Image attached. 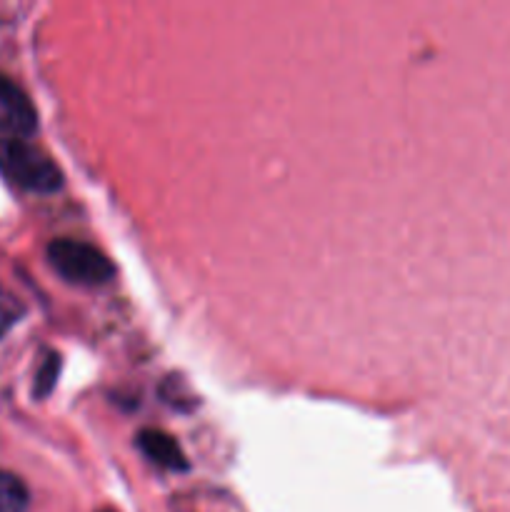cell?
I'll return each mask as SVG.
<instances>
[{"label":"cell","mask_w":510,"mask_h":512,"mask_svg":"<svg viewBox=\"0 0 510 512\" xmlns=\"http://www.w3.org/2000/svg\"><path fill=\"white\" fill-rule=\"evenodd\" d=\"M0 173L30 193H55L63 185V173L53 158L38 145L20 138H0Z\"/></svg>","instance_id":"1"},{"label":"cell","mask_w":510,"mask_h":512,"mask_svg":"<svg viewBox=\"0 0 510 512\" xmlns=\"http://www.w3.org/2000/svg\"><path fill=\"white\" fill-rule=\"evenodd\" d=\"M48 263L55 273L75 285H105L115 275L113 263L95 245L73 238H58L48 245Z\"/></svg>","instance_id":"2"},{"label":"cell","mask_w":510,"mask_h":512,"mask_svg":"<svg viewBox=\"0 0 510 512\" xmlns=\"http://www.w3.org/2000/svg\"><path fill=\"white\" fill-rule=\"evenodd\" d=\"M0 128L8 138H30L38 130V113L15 80L0 73Z\"/></svg>","instance_id":"3"},{"label":"cell","mask_w":510,"mask_h":512,"mask_svg":"<svg viewBox=\"0 0 510 512\" xmlns=\"http://www.w3.org/2000/svg\"><path fill=\"white\" fill-rule=\"evenodd\" d=\"M138 448L143 450V455L148 460H153L155 465L165 470H185L188 468V460H185L183 448H180L178 440L173 435L163 433V430H140L138 433Z\"/></svg>","instance_id":"4"},{"label":"cell","mask_w":510,"mask_h":512,"mask_svg":"<svg viewBox=\"0 0 510 512\" xmlns=\"http://www.w3.org/2000/svg\"><path fill=\"white\" fill-rule=\"evenodd\" d=\"M28 488L13 473L0 470V512H25L28 508Z\"/></svg>","instance_id":"5"},{"label":"cell","mask_w":510,"mask_h":512,"mask_svg":"<svg viewBox=\"0 0 510 512\" xmlns=\"http://www.w3.org/2000/svg\"><path fill=\"white\" fill-rule=\"evenodd\" d=\"M58 370H60V358L50 353L48 358L43 360V365H40L38 375H35V395H38V398H45V395L53 390L55 380H58Z\"/></svg>","instance_id":"6"},{"label":"cell","mask_w":510,"mask_h":512,"mask_svg":"<svg viewBox=\"0 0 510 512\" xmlns=\"http://www.w3.org/2000/svg\"><path fill=\"white\" fill-rule=\"evenodd\" d=\"M18 315H20V310L13 300H0V335H3L5 330L15 323V318H18Z\"/></svg>","instance_id":"7"}]
</instances>
